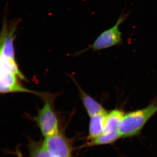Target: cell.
Here are the masks:
<instances>
[{
	"label": "cell",
	"mask_w": 157,
	"mask_h": 157,
	"mask_svg": "<svg viewBox=\"0 0 157 157\" xmlns=\"http://www.w3.org/2000/svg\"><path fill=\"white\" fill-rule=\"evenodd\" d=\"M42 98L45 100L44 105L39 109L34 120L45 138L59 132V123L52 100L45 94Z\"/></svg>",
	"instance_id": "cell-2"
},
{
	"label": "cell",
	"mask_w": 157,
	"mask_h": 157,
	"mask_svg": "<svg viewBox=\"0 0 157 157\" xmlns=\"http://www.w3.org/2000/svg\"><path fill=\"white\" fill-rule=\"evenodd\" d=\"M124 19L123 16H121L115 25L102 33L96 39L91 48L94 51L102 50L121 43V33L120 31L119 26Z\"/></svg>",
	"instance_id": "cell-4"
},
{
	"label": "cell",
	"mask_w": 157,
	"mask_h": 157,
	"mask_svg": "<svg viewBox=\"0 0 157 157\" xmlns=\"http://www.w3.org/2000/svg\"><path fill=\"white\" fill-rule=\"evenodd\" d=\"M30 151L31 157H56L47 150L42 143L32 144Z\"/></svg>",
	"instance_id": "cell-12"
},
{
	"label": "cell",
	"mask_w": 157,
	"mask_h": 157,
	"mask_svg": "<svg viewBox=\"0 0 157 157\" xmlns=\"http://www.w3.org/2000/svg\"><path fill=\"white\" fill-rule=\"evenodd\" d=\"M73 79L78 87L80 94V98L89 116L91 117L100 113L106 111V109H104L101 104L91 96L87 94L79 86L75 79L73 78Z\"/></svg>",
	"instance_id": "cell-8"
},
{
	"label": "cell",
	"mask_w": 157,
	"mask_h": 157,
	"mask_svg": "<svg viewBox=\"0 0 157 157\" xmlns=\"http://www.w3.org/2000/svg\"><path fill=\"white\" fill-rule=\"evenodd\" d=\"M124 113L119 109L112 110L107 113L103 134H110L117 132L119 125Z\"/></svg>",
	"instance_id": "cell-9"
},
{
	"label": "cell",
	"mask_w": 157,
	"mask_h": 157,
	"mask_svg": "<svg viewBox=\"0 0 157 157\" xmlns=\"http://www.w3.org/2000/svg\"><path fill=\"white\" fill-rule=\"evenodd\" d=\"M107 113L105 111L90 117L88 140H94L103 134Z\"/></svg>",
	"instance_id": "cell-7"
},
{
	"label": "cell",
	"mask_w": 157,
	"mask_h": 157,
	"mask_svg": "<svg viewBox=\"0 0 157 157\" xmlns=\"http://www.w3.org/2000/svg\"><path fill=\"white\" fill-rule=\"evenodd\" d=\"M43 146L56 157H72L70 140L59 132L45 137Z\"/></svg>",
	"instance_id": "cell-3"
},
{
	"label": "cell",
	"mask_w": 157,
	"mask_h": 157,
	"mask_svg": "<svg viewBox=\"0 0 157 157\" xmlns=\"http://www.w3.org/2000/svg\"><path fill=\"white\" fill-rule=\"evenodd\" d=\"M120 138L118 131L110 134H103L95 139L90 140L88 145L91 146L111 144Z\"/></svg>",
	"instance_id": "cell-10"
},
{
	"label": "cell",
	"mask_w": 157,
	"mask_h": 157,
	"mask_svg": "<svg viewBox=\"0 0 157 157\" xmlns=\"http://www.w3.org/2000/svg\"><path fill=\"white\" fill-rule=\"evenodd\" d=\"M0 91L2 94L13 92L33 93L40 96L37 92L22 87L17 81V76L11 72L1 70V86Z\"/></svg>",
	"instance_id": "cell-6"
},
{
	"label": "cell",
	"mask_w": 157,
	"mask_h": 157,
	"mask_svg": "<svg viewBox=\"0 0 157 157\" xmlns=\"http://www.w3.org/2000/svg\"><path fill=\"white\" fill-rule=\"evenodd\" d=\"M156 113L157 99L145 108L124 114L118 129L121 137L138 135L149 120Z\"/></svg>",
	"instance_id": "cell-1"
},
{
	"label": "cell",
	"mask_w": 157,
	"mask_h": 157,
	"mask_svg": "<svg viewBox=\"0 0 157 157\" xmlns=\"http://www.w3.org/2000/svg\"><path fill=\"white\" fill-rule=\"evenodd\" d=\"M18 21H14L10 25L5 21L1 37V57L15 60L14 41Z\"/></svg>",
	"instance_id": "cell-5"
},
{
	"label": "cell",
	"mask_w": 157,
	"mask_h": 157,
	"mask_svg": "<svg viewBox=\"0 0 157 157\" xmlns=\"http://www.w3.org/2000/svg\"><path fill=\"white\" fill-rule=\"evenodd\" d=\"M1 70L11 72L23 80L25 79V77L20 71L15 60L1 57Z\"/></svg>",
	"instance_id": "cell-11"
}]
</instances>
